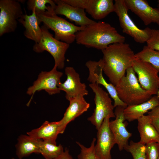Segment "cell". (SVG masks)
I'll use <instances>...</instances> for the list:
<instances>
[{
  "mask_svg": "<svg viewBox=\"0 0 159 159\" xmlns=\"http://www.w3.org/2000/svg\"><path fill=\"white\" fill-rule=\"evenodd\" d=\"M148 115L159 134V106L149 111Z\"/></svg>",
  "mask_w": 159,
  "mask_h": 159,
  "instance_id": "4dcf8cb0",
  "label": "cell"
},
{
  "mask_svg": "<svg viewBox=\"0 0 159 159\" xmlns=\"http://www.w3.org/2000/svg\"><path fill=\"white\" fill-rule=\"evenodd\" d=\"M47 4L54 8L56 4L54 0H29L27 2V8L29 11L34 9L36 13L44 12L48 9Z\"/></svg>",
  "mask_w": 159,
  "mask_h": 159,
  "instance_id": "4316f807",
  "label": "cell"
},
{
  "mask_svg": "<svg viewBox=\"0 0 159 159\" xmlns=\"http://www.w3.org/2000/svg\"><path fill=\"white\" fill-rule=\"evenodd\" d=\"M42 36L39 42L35 43L33 51L37 53L45 51L49 52L54 59L57 68L62 69L65 65V54L69 44L59 40L53 37L44 24L41 27Z\"/></svg>",
  "mask_w": 159,
  "mask_h": 159,
  "instance_id": "5b68a950",
  "label": "cell"
},
{
  "mask_svg": "<svg viewBox=\"0 0 159 159\" xmlns=\"http://www.w3.org/2000/svg\"><path fill=\"white\" fill-rule=\"evenodd\" d=\"M64 151L63 147L60 144L57 145V143L51 142L42 140L41 141L39 153L45 159H54Z\"/></svg>",
  "mask_w": 159,
  "mask_h": 159,
  "instance_id": "cb8c5ba5",
  "label": "cell"
},
{
  "mask_svg": "<svg viewBox=\"0 0 159 159\" xmlns=\"http://www.w3.org/2000/svg\"><path fill=\"white\" fill-rule=\"evenodd\" d=\"M147 46L159 51V30L152 29L151 36L146 42Z\"/></svg>",
  "mask_w": 159,
  "mask_h": 159,
  "instance_id": "f546056e",
  "label": "cell"
},
{
  "mask_svg": "<svg viewBox=\"0 0 159 159\" xmlns=\"http://www.w3.org/2000/svg\"><path fill=\"white\" fill-rule=\"evenodd\" d=\"M132 67L142 87L151 96L157 95L159 88L158 71L150 63L135 58Z\"/></svg>",
  "mask_w": 159,
  "mask_h": 159,
  "instance_id": "30bf717a",
  "label": "cell"
},
{
  "mask_svg": "<svg viewBox=\"0 0 159 159\" xmlns=\"http://www.w3.org/2000/svg\"><path fill=\"white\" fill-rule=\"evenodd\" d=\"M102 51L103 72L115 86L125 75L127 69L132 67L135 54L125 42L110 44Z\"/></svg>",
  "mask_w": 159,
  "mask_h": 159,
  "instance_id": "6da1fadb",
  "label": "cell"
},
{
  "mask_svg": "<svg viewBox=\"0 0 159 159\" xmlns=\"http://www.w3.org/2000/svg\"><path fill=\"white\" fill-rule=\"evenodd\" d=\"M157 2L158 4V7H159V0L157 1Z\"/></svg>",
  "mask_w": 159,
  "mask_h": 159,
  "instance_id": "836d02e7",
  "label": "cell"
},
{
  "mask_svg": "<svg viewBox=\"0 0 159 159\" xmlns=\"http://www.w3.org/2000/svg\"><path fill=\"white\" fill-rule=\"evenodd\" d=\"M135 58L150 63L159 73V51L145 46L141 51L135 54Z\"/></svg>",
  "mask_w": 159,
  "mask_h": 159,
  "instance_id": "d4e9b609",
  "label": "cell"
},
{
  "mask_svg": "<svg viewBox=\"0 0 159 159\" xmlns=\"http://www.w3.org/2000/svg\"><path fill=\"white\" fill-rule=\"evenodd\" d=\"M26 134L35 139L56 143V139L60 134L59 121L49 122L46 121L39 127L27 132Z\"/></svg>",
  "mask_w": 159,
  "mask_h": 159,
  "instance_id": "44dd1931",
  "label": "cell"
},
{
  "mask_svg": "<svg viewBox=\"0 0 159 159\" xmlns=\"http://www.w3.org/2000/svg\"><path fill=\"white\" fill-rule=\"evenodd\" d=\"M64 71L66 80L63 83L60 82L58 87L60 91L66 93L65 97L68 100L73 97L88 94L85 84L81 82L79 74L73 67H66Z\"/></svg>",
  "mask_w": 159,
  "mask_h": 159,
  "instance_id": "4fadbf2b",
  "label": "cell"
},
{
  "mask_svg": "<svg viewBox=\"0 0 159 159\" xmlns=\"http://www.w3.org/2000/svg\"><path fill=\"white\" fill-rule=\"evenodd\" d=\"M96 140V138H94L89 147H86L80 142H76L80 149V152L77 156L78 159H100L95 151Z\"/></svg>",
  "mask_w": 159,
  "mask_h": 159,
  "instance_id": "83f0119b",
  "label": "cell"
},
{
  "mask_svg": "<svg viewBox=\"0 0 159 159\" xmlns=\"http://www.w3.org/2000/svg\"><path fill=\"white\" fill-rule=\"evenodd\" d=\"M124 150L130 153L133 159H147L145 145L131 140Z\"/></svg>",
  "mask_w": 159,
  "mask_h": 159,
  "instance_id": "484cf974",
  "label": "cell"
},
{
  "mask_svg": "<svg viewBox=\"0 0 159 159\" xmlns=\"http://www.w3.org/2000/svg\"><path fill=\"white\" fill-rule=\"evenodd\" d=\"M85 66L89 72L87 80L91 83H96L102 85L113 99L114 106L121 105L122 102L118 96L115 86L111 83H108L103 76L101 59L98 61L89 60L86 63Z\"/></svg>",
  "mask_w": 159,
  "mask_h": 159,
  "instance_id": "7c38bea8",
  "label": "cell"
},
{
  "mask_svg": "<svg viewBox=\"0 0 159 159\" xmlns=\"http://www.w3.org/2000/svg\"><path fill=\"white\" fill-rule=\"evenodd\" d=\"M42 140L33 138L27 135H21L18 138L16 145V153L19 159L33 153H39L40 143Z\"/></svg>",
  "mask_w": 159,
  "mask_h": 159,
  "instance_id": "603a6c76",
  "label": "cell"
},
{
  "mask_svg": "<svg viewBox=\"0 0 159 159\" xmlns=\"http://www.w3.org/2000/svg\"><path fill=\"white\" fill-rule=\"evenodd\" d=\"M159 106V97L154 95L147 101L143 103L127 106L124 109L123 113L125 120L130 122L138 120L156 107Z\"/></svg>",
  "mask_w": 159,
  "mask_h": 159,
  "instance_id": "d6986e66",
  "label": "cell"
},
{
  "mask_svg": "<svg viewBox=\"0 0 159 159\" xmlns=\"http://www.w3.org/2000/svg\"><path fill=\"white\" fill-rule=\"evenodd\" d=\"M110 119L105 118L97 130L95 149L100 159H112L111 151L116 144L114 135L109 127Z\"/></svg>",
  "mask_w": 159,
  "mask_h": 159,
  "instance_id": "5bb4252c",
  "label": "cell"
},
{
  "mask_svg": "<svg viewBox=\"0 0 159 159\" xmlns=\"http://www.w3.org/2000/svg\"><path fill=\"white\" fill-rule=\"evenodd\" d=\"M18 21L24 27V34L26 38L34 41L35 43L39 42L42 31L34 9L32 11L31 15L23 14Z\"/></svg>",
  "mask_w": 159,
  "mask_h": 159,
  "instance_id": "ffe728a7",
  "label": "cell"
},
{
  "mask_svg": "<svg viewBox=\"0 0 159 159\" xmlns=\"http://www.w3.org/2000/svg\"><path fill=\"white\" fill-rule=\"evenodd\" d=\"M158 159H159V156H158Z\"/></svg>",
  "mask_w": 159,
  "mask_h": 159,
  "instance_id": "d590c367",
  "label": "cell"
},
{
  "mask_svg": "<svg viewBox=\"0 0 159 159\" xmlns=\"http://www.w3.org/2000/svg\"><path fill=\"white\" fill-rule=\"evenodd\" d=\"M68 101L69 106L63 117L59 121L60 134L64 132L69 122L87 111L90 107V103L86 101L84 96H76L71 98Z\"/></svg>",
  "mask_w": 159,
  "mask_h": 159,
  "instance_id": "ac0fdd59",
  "label": "cell"
},
{
  "mask_svg": "<svg viewBox=\"0 0 159 159\" xmlns=\"http://www.w3.org/2000/svg\"><path fill=\"white\" fill-rule=\"evenodd\" d=\"M54 159H72V158L68 150L66 148L61 155Z\"/></svg>",
  "mask_w": 159,
  "mask_h": 159,
  "instance_id": "1f68e13d",
  "label": "cell"
},
{
  "mask_svg": "<svg viewBox=\"0 0 159 159\" xmlns=\"http://www.w3.org/2000/svg\"><path fill=\"white\" fill-rule=\"evenodd\" d=\"M54 1L56 4L54 8L55 14L65 16L74 22L77 26L85 27L96 22L86 16L84 9L72 6L62 0H54Z\"/></svg>",
  "mask_w": 159,
  "mask_h": 159,
  "instance_id": "2e32d148",
  "label": "cell"
},
{
  "mask_svg": "<svg viewBox=\"0 0 159 159\" xmlns=\"http://www.w3.org/2000/svg\"><path fill=\"white\" fill-rule=\"evenodd\" d=\"M125 39L110 24L100 21L86 26L77 32L75 41L77 44L102 51L110 44L124 43Z\"/></svg>",
  "mask_w": 159,
  "mask_h": 159,
  "instance_id": "7a4b0ae2",
  "label": "cell"
},
{
  "mask_svg": "<svg viewBox=\"0 0 159 159\" xmlns=\"http://www.w3.org/2000/svg\"><path fill=\"white\" fill-rule=\"evenodd\" d=\"M11 159H15L14 158H12Z\"/></svg>",
  "mask_w": 159,
  "mask_h": 159,
  "instance_id": "e575fe53",
  "label": "cell"
},
{
  "mask_svg": "<svg viewBox=\"0 0 159 159\" xmlns=\"http://www.w3.org/2000/svg\"><path fill=\"white\" fill-rule=\"evenodd\" d=\"M157 95L159 97V89H158V90Z\"/></svg>",
  "mask_w": 159,
  "mask_h": 159,
  "instance_id": "d6a6232c",
  "label": "cell"
},
{
  "mask_svg": "<svg viewBox=\"0 0 159 159\" xmlns=\"http://www.w3.org/2000/svg\"><path fill=\"white\" fill-rule=\"evenodd\" d=\"M0 36L14 32L17 21L24 14L21 5L18 1L0 0Z\"/></svg>",
  "mask_w": 159,
  "mask_h": 159,
  "instance_id": "ba28073f",
  "label": "cell"
},
{
  "mask_svg": "<svg viewBox=\"0 0 159 159\" xmlns=\"http://www.w3.org/2000/svg\"><path fill=\"white\" fill-rule=\"evenodd\" d=\"M140 142L144 145L152 142L159 144V134L152 123L149 116L143 115L138 120Z\"/></svg>",
  "mask_w": 159,
  "mask_h": 159,
  "instance_id": "7402d4cb",
  "label": "cell"
},
{
  "mask_svg": "<svg viewBox=\"0 0 159 159\" xmlns=\"http://www.w3.org/2000/svg\"><path fill=\"white\" fill-rule=\"evenodd\" d=\"M57 66L54 65L49 71H42L39 75L37 79L33 83L32 85L27 89L26 93L31 96L27 103L28 106L36 92L44 90L49 95L60 93L61 91L58 85L61 82L60 79L63 75L62 72L57 70Z\"/></svg>",
  "mask_w": 159,
  "mask_h": 159,
  "instance_id": "9c48e42d",
  "label": "cell"
},
{
  "mask_svg": "<svg viewBox=\"0 0 159 159\" xmlns=\"http://www.w3.org/2000/svg\"><path fill=\"white\" fill-rule=\"evenodd\" d=\"M115 12L118 17L120 25L123 32L132 37L138 43L147 42L150 37L152 29L147 27L139 29L129 16V10L125 0H115Z\"/></svg>",
  "mask_w": 159,
  "mask_h": 159,
  "instance_id": "52a82bcc",
  "label": "cell"
},
{
  "mask_svg": "<svg viewBox=\"0 0 159 159\" xmlns=\"http://www.w3.org/2000/svg\"><path fill=\"white\" fill-rule=\"evenodd\" d=\"M159 8V7H158Z\"/></svg>",
  "mask_w": 159,
  "mask_h": 159,
  "instance_id": "8d00e7d4",
  "label": "cell"
},
{
  "mask_svg": "<svg viewBox=\"0 0 159 159\" xmlns=\"http://www.w3.org/2000/svg\"><path fill=\"white\" fill-rule=\"evenodd\" d=\"M89 86L95 93V108L92 115L88 117L87 120L97 130L105 118L115 117L114 111V107L108 93L99 85L91 83Z\"/></svg>",
  "mask_w": 159,
  "mask_h": 159,
  "instance_id": "8992f818",
  "label": "cell"
},
{
  "mask_svg": "<svg viewBox=\"0 0 159 159\" xmlns=\"http://www.w3.org/2000/svg\"><path fill=\"white\" fill-rule=\"evenodd\" d=\"M39 23L53 31L56 39L70 44L75 41L76 34L84 27L75 25L56 14L50 5L44 12L36 13Z\"/></svg>",
  "mask_w": 159,
  "mask_h": 159,
  "instance_id": "3957f363",
  "label": "cell"
},
{
  "mask_svg": "<svg viewBox=\"0 0 159 159\" xmlns=\"http://www.w3.org/2000/svg\"><path fill=\"white\" fill-rule=\"evenodd\" d=\"M72 6L84 9L94 19H104L114 12L112 0H63Z\"/></svg>",
  "mask_w": 159,
  "mask_h": 159,
  "instance_id": "8fae6325",
  "label": "cell"
},
{
  "mask_svg": "<svg viewBox=\"0 0 159 159\" xmlns=\"http://www.w3.org/2000/svg\"><path fill=\"white\" fill-rule=\"evenodd\" d=\"M132 67L128 68L126 74L115 85L120 99L127 106L138 105L152 97L140 84Z\"/></svg>",
  "mask_w": 159,
  "mask_h": 159,
  "instance_id": "277c9868",
  "label": "cell"
},
{
  "mask_svg": "<svg viewBox=\"0 0 159 159\" xmlns=\"http://www.w3.org/2000/svg\"><path fill=\"white\" fill-rule=\"evenodd\" d=\"M147 159H158L159 144L152 142L145 145Z\"/></svg>",
  "mask_w": 159,
  "mask_h": 159,
  "instance_id": "f1b7e54d",
  "label": "cell"
},
{
  "mask_svg": "<svg viewBox=\"0 0 159 159\" xmlns=\"http://www.w3.org/2000/svg\"><path fill=\"white\" fill-rule=\"evenodd\" d=\"M128 9L138 16L144 24L152 23L159 25V8L150 6L145 0H125Z\"/></svg>",
  "mask_w": 159,
  "mask_h": 159,
  "instance_id": "e0dca14e",
  "label": "cell"
},
{
  "mask_svg": "<svg viewBox=\"0 0 159 159\" xmlns=\"http://www.w3.org/2000/svg\"><path fill=\"white\" fill-rule=\"evenodd\" d=\"M126 107L120 106L116 107L114 111L115 119L109 122L110 128L120 151L124 150L127 146L128 140L132 135V133L126 129L124 123L125 119L123 111Z\"/></svg>",
  "mask_w": 159,
  "mask_h": 159,
  "instance_id": "9a60e30c",
  "label": "cell"
}]
</instances>
